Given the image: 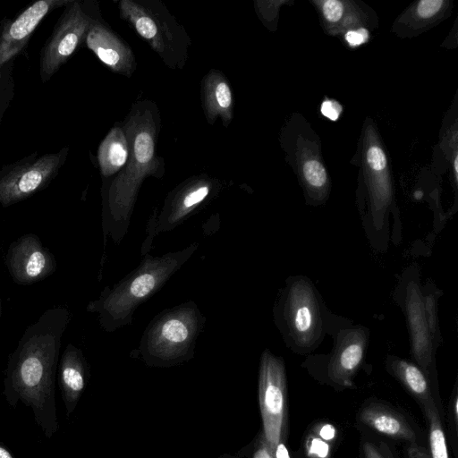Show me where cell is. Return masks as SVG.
Wrapping results in <instances>:
<instances>
[{
    "label": "cell",
    "instance_id": "obj_20",
    "mask_svg": "<svg viewBox=\"0 0 458 458\" xmlns=\"http://www.w3.org/2000/svg\"><path fill=\"white\" fill-rule=\"evenodd\" d=\"M160 334L166 343L175 345L187 340L189 329L181 319L170 318L163 324Z\"/></svg>",
    "mask_w": 458,
    "mask_h": 458
},
{
    "label": "cell",
    "instance_id": "obj_13",
    "mask_svg": "<svg viewBox=\"0 0 458 458\" xmlns=\"http://www.w3.org/2000/svg\"><path fill=\"white\" fill-rule=\"evenodd\" d=\"M202 106L205 116L210 124L220 117L224 126H227L233 117V98L226 77L215 69L203 78L201 84Z\"/></svg>",
    "mask_w": 458,
    "mask_h": 458
},
{
    "label": "cell",
    "instance_id": "obj_16",
    "mask_svg": "<svg viewBox=\"0 0 458 458\" xmlns=\"http://www.w3.org/2000/svg\"><path fill=\"white\" fill-rule=\"evenodd\" d=\"M128 158V142L123 128L113 127L101 141L98 161L101 174L110 176L123 168Z\"/></svg>",
    "mask_w": 458,
    "mask_h": 458
},
{
    "label": "cell",
    "instance_id": "obj_34",
    "mask_svg": "<svg viewBox=\"0 0 458 458\" xmlns=\"http://www.w3.org/2000/svg\"><path fill=\"white\" fill-rule=\"evenodd\" d=\"M335 430L331 425H325L319 430V436L327 440L334 438Z\"/></svg>",
    "mask_w": 458,
    "mask_h": 458
},
{
    "label": "cell",
    "instance_id": "obj_23",
    "mask_svg": "<svg viewBox=\"0 0 458 458\" xmlns=\"http://www.w3.org/2000/svg\"><path fill=\"white\" fill-rule=\"evenodd\" d=\"M303 175L307 183L315 189H321L327 181L324 166L317 160H310L304 165Z\"/></svg>",
    "mask_w": 458,
    "mask_h": 458
},
{
    "label": "cell",
    "instance_id": "obj_32",
    "mask_svg": "<svg viewBox=\"0 0 458 458\" xmlns=\"http://www.w3.org/2000/svg\"><path fill=\"white\" fill-rule=\"evenodd\" d=\"M363 453L365 458H386L373 444L369 442L363 445Z\"/></svg>",
    "mask_w": 458,
    "mask_h": 458
},
{
    "label": "cell",
    "instance_id": "obj_33",
    "mask_svg": "<svg viewBox=\"0 0 458 458\" xmlns=\"http://www.w3.org/2000/svg\"><path fill=\"white\" fill-rule=\"evenodd\" d=\"M274 458H291L284 441H280L275 447Z\"/></svg>",
    "mask_w": 458,
    "mask_h": 458
},
{
    "label": "cell",
    "instance_id": "obj_22",
    "mask_svg": "<svg viewBox=\"0 0 458 458\" xmlns=\"http://www.w3.org/2000/svg\"><path fill=\"white\" fill-rule=\"evenodd\" d=\"M158 277L152 273L138 276L129 285L127 297L140 299L148 295L156 286Z\"/></svg>",
    "mask_w": 458,
    "mask_h": 458
},
{
    "label": "cell",
    "instance_id": "obj_37",
    "mask_svg": "<svg viewBox=\"0 0 458 458\" xmlns=\"http://www.w3.org/2000/svg\"><path fill=\"white\" fill-rule=\"evenodd\" d=\"M454 169H455V174H457L458 169H457V157L454 159Z\"/></svg>",
    "mask_w": 458,
    "mask_h": 458
},
{
    "label": "cell",
    "instance_id": "obj_21",
    "mask_svg": "<svg viewBox=\"0 0 458 458\" xmlns=\"http://www.w3.org/2000/svg\"><path fill=\"white\" fill-rule=\"evenodd\" d=\"M422 296L426 320L434 348H436L437 341H440L437 316V300L434 293H429L428 292H425L424 293L422 292Z\"/></svg>",
    "mask_w": 458,
    "mask_h": 458
},
{
    "label": "cell",
    "instance_id": "obj_39",
    "mask_svg": "<svg viewBox=\"0 0 458 458\" xmlns=\"http://www.w3.org/2000/svg\"><path fill=\"white\" fill-rule=\"evenodd\" d=\"M2 317V303H1V300H0V318Z\"/></svg>",
    "mask_w": 458,
    "mask_h": 458
},
{
    "label": "cell",
    "instance_id": "obj_14",
    "mask_svg": "<svg viewBox=\"0 0 458 458\" xmlns=\"http://www.w3.org/2000/svg\"><path fill=\"white\" fill-rule=\"evenodd\" d=\"M86 385V366L81 352L68 344L59 364V386L66 416L74 411Z\"/></svg>",
    "mask_w": 458,
    "mask_h": 458
},
{
    "label": "cell",
    "instance_id": "obj_10",
    "mask_svg": "<svg viewBox=\"0 0 458 458\" xmlns=\"http://www.w3.org/2000/svg\"><path fill=\"white\" fill-rule=\"evenodd\" d=\"M368 336L366 328L356 326L341 328L335 333L327 362V376L335 385L353 386L352 377L365 357Z\"/></svg>",
    "mask_w": 458,
    "mask_h": 458
},
{
    "label": "cell",
    "instance_id": "obj_2",
    "mask_svg": "<svg viewBox=\"0 0 458 458\" xmlns=\"http://www.w3.org/2000/svg\"><path fill=\"white\" fill-rule=\"evenodd\" d=\"M123 128L128 142V158L110 188L111 205L116 209L131 207L141 182L148 175L163 172L164 168L156 151L159 116L152 102L135 103Z\"/></svg>",
    "mask_w": 458,
    "mask_h": 458
},
{
    "label": "cell",
    "instance_id": "obj_28",
    "mask_svg": "<svg viewBox=\"0 0 458 458\" xmlns=\"http://www.w3.org/2000/svg\"><path fill=\"white\" fill-rule=\"evenodd\" d=\"M340 111V106L332 101H324L321 106L322 114L332 121H335L338 118Z\"/></svg>",
    "mask_w": 458,
    "mask_h": 458
},
{
    "label": "cell",
    "instance_id": "obj_38",
    "mask_svg": "<svg viewBox=\"0 0 458 458\" xmlns=\"http://www.w3.org/2000/svg\"><path fill=\"white\" fill-rule=\"evenodd\" d=\"M219 458H234V457H232L230 455L225 454V455H223V456H221Z\"/></svg>",
    "mask_w": 458,
    "mask_h": 458
},
{
    "label": "cell",
    "instance_id": "obj_27",
    "mask_svg": "<svg viewBox=\"0 0 458 458\" xmlns=\"http://www.w3.org/2000/svg\"><path fill=\"white\" fill-rule=\"evenodd\" d=\"M253 458H274V450L267 441L264 434L260 437L259 445L254 452Z\"/></svg>",
    "mask_w": 458,
    "mask_h": 458
},
{
    "label": "cell",
    "instance_id": "obj_31",
    "mask_svg": "<svg viewBox=\"0 0 458 458\" xmlns=\"http://www.w3.org/2000/svg\"><path fill=\"white\" fill-rule=\"evenodd\" d=\"M409 458H431L430 453L424 447L412 443L407 450Z\"/></svg>",
    "mask_w": 458,
    "mask_h": 458
},
{
    "label": "cell",
    "instance_id": "obj_9",
    "mask_svg": "<svg viewBox=\"0 0 458 458\" xmlns=\"http://www.w3.org/2000/svg\"><path fill=\"white\" fill-rule=\"evenodd\" d=\"M71 0H38L13 19L0 21V64L21 53L43 19L52 11L64 7Z\"/></svg>",
    "mask_w": 458,
    "mask_h": 458
},
{
    "label": "cell",
    "instance_id": "obj_15",
    "mask_svg": "<svg viewBox=\"0 0 458 458\" xmlns=\"http://www.w3.org/2000/svg\"><path fill=\"white\" fill-rule=\"evenodd\" d=\"M360 420L372 429L393 438L413 442L415 433L407 421L397 412L380 404H371L360 413Z\"/></svg>",
    "mask_w": 458,
    "mask_h": 458
},
{
    "label": "cell",
    "instance_id": "obj_18",
    "mask_svg": "<svg viewBox=\"0 0 458 458\" xmlns=\"http://www.w3.org/2000/svg\"><path fill=\"white\" fill-rule=\"evenodd\" d=\"M423 410L428 420L431 458H449L445 435L433 398L423 404Z\"/></svg>",
    "mask_w": 458,
    "mask_h": 458
},
{
    "label": "cell",
    "instance_id": "obj_25",
    "mask_svg": "<svg viewBox=\"0 0 458 458\" xmlns=\"http://www.w3.org/2000/svg\"><path fill=\"white\" fill-rule=\"evenodd\" d=\"M367 160L374 170L381 171L386 166V157L378 146H372L367 152Z\"/></svg>",
    "mask_w": 458,
    "mask_h": 458
},
{
    "label": "cell",
    "instance_id": "obj_11",
    "mask_svg": "<svg viewBox=\"0 0 458 458\" xmlns=\"http://www.w3.org/2000/svg\"><path fill=\"white\" fill-rule=\"evenodd\" d=\"M402 287V305L410 333L411 353L417 364L428 372L432 363L434 345L425 317L422 290L418 276H405Z\"/></svg>",
    "mask_w": 458,
    "mask_h": 458
},
{
    "label": "cell",
    "instance_id": "obj_36",
    "mask_svg": "<svg viewBox=\"0 0 458 458\" xmlns=\"http://www.w3.org/2000/svg\"><path fill=\"white\" fill-rule=\"evenodd\" d=\"M453 411H454V423L456 424L457 423V417H458V399H457V395L455 394L454 397V401H453Z\"/></svg>",
    "mask_w": 458,
    "mask_h": 458
},
{
    "label": "cell",
    "instance_id": "obj_30",
    "mask_svg": "<svg viewBox=\"0 0 458 458\" xmlns=\"http://www.w3.org/2000/svg\"><path fill=\"white\" fill-rule=\"evenodd\" d=\"M328 446L318 439H313L310 445V454L316 457H325L327 455Z\"/></svg>",
    "mask_w": 458,
    "mask_h": 458
},
{
    "label": "cell",
    "instance_id": "obj_7",
    "mask_svg": "<svg viewBox=\"0 0 458 458\" xmlns=\"http://www.w3.org/2000/svg\"><path fill=\"white\" fill-rule=\"evenodd\" d=\"M286 374L284 361L266 351L261 358L259 377V402L263 434L274 450L284 441L287 421Z\"/></svg>",
    "mask_w": 458,
    "mask_h": 458
},
{
    "label": "cell",
    "instance_id": "obj_6",
    "mask_svg": "<svg viewBox=\"0 0 458 458\" xmlns=\"http://www.w3.org/2000/svg\"><path fill=\"white\" fill-rule=\"evenodd\" d=\"M96 15L87 3L71 0L55 23L39 56V75L43 82L50 80L84 43Z\"/></svg>",
    "mask_w": 458,
    "mask_h": 458
},
{
    "label": "cell",
    "instance_id": "obj_19",
    "mask_svg": "<svg viewBox=\"0 0 458 458\" xmlns=\"http://www.w3.org/2000/svg\"><path fill=\"white\" fill-rule=\"evenodd\" d=\"M14 60L0 64V123L14 97Z\"/></svg>",
    "mask_w": 458,
    "mask_h": 458
},
{
    "label": "cell",
    "instance_id": "obj_5",
    "mask_svg": "<svg viewBox=\"0 0 458 458\" xmlns=\"http://www.w3.org/2000/svg\"><path fill=\"white\" fill-rule=\"evenodd\" d=\"M68 148L38 156V152L4 165L0 170V205L8 207L42 191L58 174Z\"/></svg>",
    "mask_w": 458,
    "mask_h": 458
},
{
    "label": "cell",
    "instance_id": "obj_35",
    "mask_svg": "<svg viewBox=\"0 0 458 458\" xmlns=\"http://www.w3.org/2000/svg\"><path fill=\"white\" fill-rule=\"evenodd\" d=\"M0 458H15L2 442H0Z\"/></svg>",
    "mask_w": 458,
    "mask_h": 458
},
{
    "label": "cell",
    "instance_id": "obj_1",
    "mask_svg": "<svg viewBox=\"0 0 458 458\" xmlns=\"http://www.w3.org/2000/svg\"><path fill=\"white\" fill-rule=\"evenodd\" d=\"M70 320L71 314L64 308L47 310L24 331L4 373L6 403L13 408L19 404L29 408L47 438L59 430L55 378L61 339Z\"/></svg>",
    "mask_w": 458,
    "mask_h": 458
},
{
    "label": "cell",
    "instance_id": "obj_3",
    "mask_svg": "<svg viewBox=\"0 0 458 458\" xmlns=\"http://www.w3.org/2000/svg\"><path fill=\"white\" fill-rule=\"evenodd\" d=\"M119 13L165 65L171 69L184 66L190 37L160 1L121 0Z\"/></svg>",
    "mask_w": 458,
    "mask_h": 458
},
{
    "label": "cell",
    "instance_id": "obj_17",
    "mask_svg": "<svg viewBox=\"0 0 458 458\" xmlns=\"http://www.w3.org/2000/svg\"><path fill=\"white\" fill-rule=\"evenodd\" d=\"M387 366L394 376L422 405L432 399L428 378L418 365L397 357H390Z\"/></svg>",
    "mask_w": 458,
    "mask_h": 458
},
{
    "label": "cell",
    "instance_id": "obj_4",
    "mask_svg": "<svg viewBox=\"0 0 458 458\" xmlns=\"http://www.w3.org/2000/svg\"><path fill=\"white\" fill-rule=\"evenodd\" d=\"M278 313L281 332L293 352H310L321 343L328 325L322 299L308 278H290Z\"/></svg>",
    "mask_w": 458,
    "mask_h": 458
},
{
    "label": "cell",
    "instance_id": "obj_24",
    "mask_svg": "<svg viewBox=\"0 0 458 458\" xmlns=\"http://www.w3.org/2000/svg\"><path fill=\"white\" fill-rule=\"evenodd\" d=\"M322 11L328 21L335 22L342 17L344 4L338 0H327L323 3Z\"/></svg>",
    "mask_w": 458,
    "mask_h": 458
},
{
    "label": "cell",
    "instance_id": "obj_29",
    "mask_svg": "<svg viewBox=\"0 0 458 458\" xmlns=\"http://www.w3.org/2000/svg\"><path fill=\"white\" fill-rule=\"evenodd\" d=\"M368 33L363 29L358 31H349L345 35V39L351 46H358L366 41Z\"/></svg>",
    "mask_w": 458,
    "mask_h": 458
},
{
    "label": "cell",
    "instance_id": "obj_12",
    "mask_svg": "<svg viewBox=\"0 0 458 458\" xmlns=\"http://www.w3.org/2000/svg\"><path fill=\"white\" fill-rule=\"evenodd\" d=\"M84 43L112 72L130 77L136 69L131 47L98 15L91 23Z\"/></svg>",
    "mask_w": 458,
    "mask_h": 458
},
{
    "label": "cell",
    "instance_id": "obj_26",
    "mask_svg": "<svg viewBox=\"0 0 458 458\" xmlns=\"http://www.w3.org/2000/svg\"><path fill=\"white\" fill-rule=\"evenodd\" d=\"M442 0H421L417 6V13L422 18L435 15L443 5Z\"/></svg>",
    "mask_w": 458,
    "mask_h": 458
},
{
    "label": "cell",
    "instance_id": "obj_8",
    "mask_svg": "<svg viewBox=\"0 0 458 458\" xmlns=\"http://www.w3.org/2000/svg\"><path fill=\"white\" fill-rule=\"evenodd\" d=\"M6 265L13 280L23 285L41 281L56 269L55 257L33 233L12 242L6 254Z\"/></svg>",
    "mask_w": 458,
    "mask_h": 458
}]
</instances>
